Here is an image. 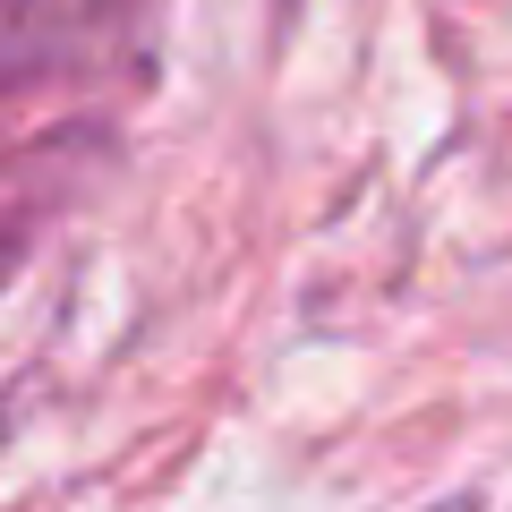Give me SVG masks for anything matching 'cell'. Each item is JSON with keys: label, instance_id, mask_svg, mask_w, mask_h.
<instances>
[{"label": "cell", "instance_id": "obj_1", "mask_svg": "<svg viewBox=\"0 0 512 512\" xmlns=\"http://www.w3.org/2000/svg\"><path fill=\"white\" fill-rule=\"evenodd\" d=\"M146 18V0H0V94L77 77L120 52Z\"/></svg>", "mask_w": 512, "mask_h": 512}, {"label": "cell", "instance_id": "obj_2", "mask_svg": "<svg viewBox=\"0 0 512 512\" xmlns=\"http://www.w3.org/2000/svg\"><path fill=\"white\" fill-rule=\"evenodd\" d=\"M26 265V222H0V282Z\"/></svg>", "mask_w": 512, "mask_h": 512}]
</instances>
